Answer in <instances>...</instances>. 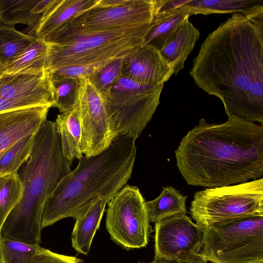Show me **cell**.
<instances>
[{
  "label": "cell",
  "mask_w": 263,
  "mask_h": 263,
  "mask_svg": "<svg viewBox=\"0 0 263 263\" xmlns=\"http://www.w3.org/2000/svg\"><path fill=\"white\" fill-rule=\"evenodd\" d=\"M228 117L263 125V6L234 13L209 33L189 72Z\"/></svg>",
  "instance_id": "cell-1"
},
{
  "label": "cell",
  "mask_w": 263,
  "mask_h": 263,
  "mask_svg": "<svg viewBox=\"0 0 263 263\" xmlns=\"http://www.w3.org/2000/svg\"><path fill=\"white\" fill-rule=\"evenodd\" d=\"M187 183L214 188L259 179L263 175V127L234 116L221 124L202 118L175 151Z\"/></svg>",
  "instance_id": "cell-2"
},
{
  "label": "cell",
  "mask_w": 263,
  "mask_h": 263,
  "mask_svg": "<svg viewBox=\"0 0 263 263\" xmlns=\"http://www.w3.org/2000/svg\"><path fill=\"white\" fill-rule=\"evenodd\" d=\"M136 140L127 135H119L102 152L79 160L77 167L61 180L47 198L42 229L65 218L76 220L100 198L109 200L125 186L134 166Z\"/></svg>",
  "instance_id": "cell-3"
},
{
  "label": "cell",
  "mask_w": 263,
  "mask_h": 263,
  "mask_svg": "<svg viewBox=\"0 0 263 263\" xmlns=\"http://www.w3.org/2000/svg\"><path fill=\"white\" fill-rule=\"evenodd\" d=\"M71 164L63 154L55 122L46 120L35 135L29 158L17 172L23 186V195L5 220L0 236L40 245L45 201L71 172Z\"/></svg>",
  "instance_id": "cell-4"
},
{
  "label": "cell",
  "mask_w": 263,
  "mask_h": 263,
  "mask_svg": "<svg viewBox=\"0 0 263 263\" xmlns=\"http://www.w3.org/2000/svg\"><path fill=\"white\" fill-rule=\"evenodd\" d=\"M149 25L48 37L50 70L123 58L143 43Z\"/></svg>",
  "instance_id": "cell-5"
},
{
  "label": "cell",
  "mask_w": 263,
  "mask_h": 263,
  "mask_svg": "<svg viewBox=\"0 0 263 263\" xmlns=\"http://www.w3.org/2000/svg\"><path fill=\"white\" fill-rule=\"evenodd\" d=\"M198 257L211 263H263V215L203 227Z\"/></svg>",
  "instance_id": "cell-6"
},
{
  "label": "cell",
  "mask_w": 263,
  "mask_h": 263,
  "mask_svg": "<svg viewBox=\"0 0 263 263\" xmlns=\"http://www.w3.org/2000/svg\"><path fill=\"white\" fill-rule=\"evenodd\" d=\"M190 213L201 227L263 215V179L196 193Z\"/></svg>",
  "instance_id": "cell-7"
},
{
  "label": "cell",
  "mask_w": 263,
  "mask_h": 263,
  "mask_svg": "<svg viewBox=\"0 0 263 263\" xmlns=\"http://www.w3.org/2000/svg\"><path fill=\"white\" fill-rule=\"evenodd\" d=\"M164 84L151 86L119 77L103 98L114 137L136 138L151 121L158 106Z\"/></svg>",
  "instance_id": "cell-8"
},
{
  "label": "cell",
  "mask_w": 263,
  "mask_h": 263,
  "mask_svg": "<svg viewBox=\"0 0 263 263\" xmlns=\"http://www.w3.org/2000/svg\"><path fill=\"white\" fill-rule=\"evenodd\" d=\"M139 189L126 184L107 203L106 227L110 238L127 250L146 246L152 228Z\"/></svg>",
  "instance_id": "cell-9"
},
{
  "label": "cell",
  "mask_w": 263,
  "mask_h": 263,
  "mask_svg": "<svg viewBox=\"0 0 263 263\" xmlns=\"http://www.w3.org/2000/svg\"><path fill=\"white\" fill-rule=\"evenodd\" d=\"M155 3V0H125L113 7L95 5L80 12L46 37L149 25L154 17Z\"/></svg>",
  "instance_id": "cell-10"
},
{
  "label": "cell",
  "mask_w": 263,
  "mask_h": 263,
  "mask_svg": "<svg viewBox=\"0 0 263 263\" xmlns=\"http://www.w3.org/2000/svg\"><path fill=\"white\" fill-rule=\"evenodd\" d=\"M76 109L81 126L80 147L82 154L93 156L107 149L115 137L103 99L87 79H81Z\"/></svg>",
  "instance_id": "cell-11"
},
{
  "label": "cell",
  "mask_w": 263,
  "mask_h": 263,
  "mask_svg": "<svg viewBox=\"0 0 263 263\" xmlns=\"http://www.w3.org/2000/svg\"><path fill=\"white\" fill-rule=\"evenodd\" d=\"M154 258L182 262L198 257L203 242V227L186 214L155 223Z\"/></svg>",
  "instance_id": "cell-12"
},
{
  "label": "cell",
  "mask_w": 263,
  "mask_h": 263,
  "mask_svg": "<svg viewBox=\"0 0 263 263\" xmlns=\"http://www.w3.org/2000/svg\"><path fill=\"white\" fill-rule=\"evenodd\" d=\"M173 74L172 68L154 47L141 45L122 59L120 76L151 86L164 84Z\"/></svg>",
  "instance_id": "cell-13"
},
{
  "label": "cell",
  "mask_w": 263,
  "mask_h": 263,
  "mask_svg": "<svg viewBox=\"0 0 263 263\" xmlns=\"http://www.w3.org/2000/svg\"><path fill=\"white\" fill-rule=\"evenodd\" d=\"M190 16V9L182 0H155L154 17L142 44L160 50Z\"/></svg>",
  "instance_id": "cell-14"
},
{
  "label": "cell",
  "mask_w": 263,
  "mask_h": 263,
  "mask_svg": "<svg viewBox=\"0 0 263 263\" xmlns=\"http://www.w3.org/2000/svg\"><path fill=\"white\" fill-rule=\"evenodd\" d=\"M49 108L39 106L0 112V156L22 138L35 134Z\"/></svg>",
  "instance_id": "cell-15"
},
{
  "label": "cell",
  "mask_w": 263,
  "mask_h": 263,
  "mask_svg": "<svg viewBox=\"0 0 263 263\" xmlns=\"http://www.w3.org/2000/svg\"><path fill=\"white\" fill-rule=\"evenodd\" d=\"M98 0H53L28 34L44 40L80 12L96 5Z\"/></svg>",
  "instance_id": "cell-16"
},
{
  "label": "cell",
  "mask_w": 263,
  "mask_h": 263,
  "mask_svg": "<svg viewBox=\"0 0 263 263\" xmlns=\"http://www.w3.org/2000/svg\"><path fill=\"white\" fill-rule=\"evenodd\" d=\"M200 36V32L186 18L179 29L159 50L171 66L173 74L177 76L184 67V63L191 53Z\"/></svg>",
  "instance_id": "cell-17"
},
{
  "label": "cell",
  "mask_w": 263,
  "mask_h": 263,
  "mask_svg": "<svg viewBox=\"0 0 263 263\" xmlns=\"http://www.w3.org/2000/svg\"><path fill=\"white\" fill-rule=\"evenodd\" d=\"M108 198L103 197L92 203L76 220L71 234L72 247L79 253L87 255L93 237L99 229Z\"/></svg>",
  "instance_id": "cell-18"
},
{
  "label": "cell",
  "mask_w": 263,
  "mask_h": 263,
  "mask_svg": "<svg viewBox=\"0 0 263 263\" xmlns=\"http://www.w3.org/2000/svg\"><path fill=\"white\" fill-rule=\"evenodd\" d=\"M49 45L44 40L36 39L14 61L4 67L8 74L39 73L49 69Z\"/></svg>",
  "instance_id": "cell-19"
},
{
  "label": "cell",
  "mask_w": 263,
  "mask_h": 263,
  "mask_svg": "<svg viewBox=\"0 0 263 263\" xmlns=\"http://www.w3.org/2000/svg\"><path fill=\"white\" fill-rule=\"evenodd\" d=\"M60 135L63 154L69 161L80 160L82 130L76 109L58 115L55 121Z\"/></svg>",
  "instance_id": "cell-20"
},
{
  "label": "cell",
  "mask_w": 263,
  "mask_h": 263,
  "mask_svg": "<svg viewBox=\"0 0 263 263\" xmlns=\"http://www.w3.org/2000/svg\"><path fill=\"white\" fill-rule=\"evenodd\" d=\"M186 198L172 186L163 187L158 197L145 202L149 221L156 223L176 215L186 214Z\"/></svg>",
  "instance_id": "cell-21"
},
{
  "label": "cell",
  "mask_w": 263,
  "mask_h": 263,
  "mask_svg": "<svg viewBox=\"0 0 263 263\" xmlns=\"http://www.w3.org/2000/svg\"><path fill=\"white\" fill-rule=\"evenodd\" d=\"M189 7L191 15L216 13L246 14L263 6V0H183Z\"/></svg>",
  "instance_id": "cell-22"
},
{
  "label": "cell",
  "mask_w": 263,
  "mask_h": 263,
  "mask_svg": "<svg viewBox=\"0 0 263 263\" xmlns=\"http://www.w3.org/2000/svg\"><path fill=\"white\" fill-rule=\"evenodd\" d=\"M39 0H0L1 25L14 27L17 24L34 27L42 14H35L34 10Z\"/></svg>",
  "instance_id": "cell-23"
},
{
  "label": "cell",
  "mask_w": 263,
  "mask_h": 263,
  "mask_svg": "<svg viewBox=\"0 0 263 263\" xmlns=\"http://www.w3.org/2000/svg\"><path fill=\"white\" fill-rule=\"evenodd\" d=\"M35 40L14 27L0 24V62L5 67L21 54Z\"/></svg>",
  "instance_id": "cell-24"
},
{
  "label": "cell",
  "mask_w": 263,
  "mask_h": 263,
  "mask_svg": "<svg viewBox=\"0 0 263 263\" xmlns=\"http://www.w3.org/2000/svg\"><path fill=\"white\" fill-rule=\"evenodd\" d=\"M51 81L54 97L53 107L58 108L61 113L74 110L81 79L59 76L51 72Z\"/></svg>",
  "instance_id": "cell-25"
},
{
  "label": "cell",
  "mask_w": 263,
  "mask_h": 263,
  "mask_svg": "<svg viewBox=\"0 0 263 263\" xmlns=\"http://www.w3.org/2000/svg\"><path fill=\"white\" fill-rule=\"evenodd\" d=\"M35 135L22 138L2 154L0 156V177L17 173L32 152Z\"/></svg>",
  "instance_id": "cell-26"
},
{
  "label": "cell",
  "mask_w": 263,
  "mask_h": 263,
  "mask_svg": "<svg viewBox=\"0 0 263 263\" xmlns=\"http://www.w3.org/2000/svg\"><path fill=\"white\" fill-rule=\"evenodd\" d=\"M23 193V186L17 174L0 177V233L3 225Z\"/></svg>",
  "instance_id": "cell-27"
},
{
  "label": "cell",
  "mask_w": 263,
  "mask_h": 263,
  "mask_svg": "<svg viewBox=\"0 0 263 263\" xmlns=\"http://www.w3.org/2000/svg\"><path fill=\"white\" fill-rule=\"evenodd\" d=\"M41 248L0 236V263H31Z\"/></svg>",
  "instance_id": "cell-28"
},
{
  "label": "cell",
  "mask_w": 263,
  "mask_h": 263,
  "mask_svg": "<svg viewBox=\"0 0 263 263\" xmlns=\"http://www.w3.org/2000/svg\"><path fill=\"white\" fill-rule=\"evenodd\" d=\"M123 58L111 60L98 68L87 79L99 91L102 98L109 92L120 77Z\"/></svg>",
  "instance_id": "cell-29"
},
{
  "label": "cell",
  "mask_w": 263,
  "mask_h": 263,
  "mask_svg": "<svg viewBox=\"0 0 263 263\" xmlns=\"http://www.w3.org/2000/svg\"><path fill=\"white\" fill-rule=\"evenodd\" d=\"M109 61L110 60L95 64L70 65L50 70V71L52 73L59 76L76 78L80 79H88L98 68Z\"/></svg>",
  "instance_id": "cell-30"
},
{
  "label": "cell",
  "mask_w": 263,
  "mask_h": 263,
  "mask_svg": "<svg viewBox=\"0 0 263 263\" xmlns=\"http://www.w3.org/2000/svg\"><path fill=\"white\" fill-rule=\"evenodd\" d=\"M31 263H83V261L76 257L58 254L42 247Z\"/></svg>",
  "instance_id": "cell-31"
},
{
  "label": "cell",
  "mask_w": 263,
  "mask_h": 263,
  "mask_svg": "<svg viewBox=\"0 0 263 263\" xmlns=\"http://www.w3.org/2000/svg\"><path fill=\"white\" fill-rule=\"evenodd\" d=\"M138 263H208L204 261L201 259L199 257H197L195 258H193L190 260H188L184 261L182 262H174V261H168L163 260H160L158 259L154 258V260L152 261L148 262H141L139 261Z\"/></svg>",
  "instance_id": "cell-32"
},
{
  "label": "cell",
  "mask_w": 263,
  "mask_h": 263,
  "mask_svg": "<svg viewBox=\"0 0 263 263\" xmlns=\"http://www.w3.org/2000/svg\"><path fill=\"white\" fill-rule=\"evenodd\" d=\"M4 66L0 62V76L4 72Z\"/></svg>",
  "instance_id": "cell-33"
}]
</instances>
